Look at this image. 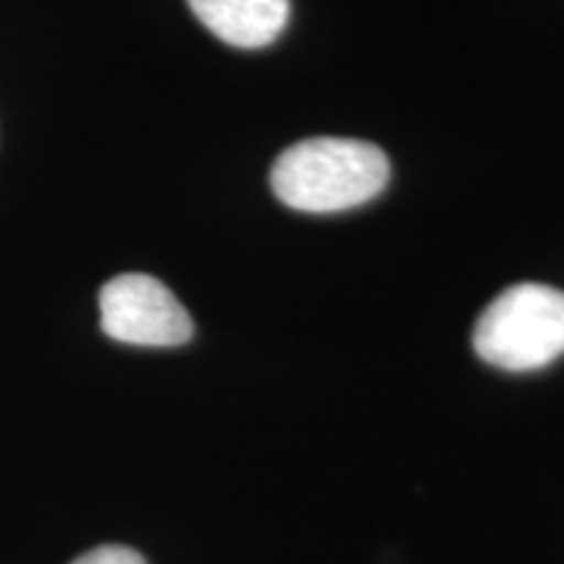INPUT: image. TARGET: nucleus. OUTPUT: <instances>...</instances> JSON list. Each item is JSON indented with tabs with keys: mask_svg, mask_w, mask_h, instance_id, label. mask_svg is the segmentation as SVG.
<instances>
[{
	"mask_svg": "<svg viewBox=\"0 0 564 564\" xmlns=\"http://www.w3.org/2000/svg\"><path fill=\"white\" fill-rule=\"evenodd\" d=\"M100 324L110 340L141 348H175L194 337L181 301L152 274H118L100 291Z\"/></svg>",
	"mask_w": 564,
	"mask_h": 564,
	"instance_id": "7ed1b4c3",
	"label": "nucleus"
},
{
	"mask_svg": "<svg viewBox=\"0 0 564 564\" xmlns=\"http://www.w3.org/2000/svg\"><path fill=\"white\" fill-rule=\"evenodd\" d=\"M474 350L505 371L544 369L564 356V291L518 282L484 308L474 327Z\"/></svg>",
	"mask_w": 564,
	"mask_h": 564,
	"instance_id": "f03ea898",
	"label": "nucleus"
},
{
	"mask_svg": "<svg viewBox=\"0 0 564 564\" xmlns=\"http://www.w3.org/2000/svg\"><path fill=\"white\" fill-rule=\"evenodd\" d=\"M70 564H147L144 556L139 552H133L129 546H97L91 552L82 554L79 560L70 562Z\"/></svg>",
	"mask_w": 564,
	"mask_h": 564,
	"instance_id": "39448f33",
	"label": "nucleus"
},
{
	"mask_svg": "<svg viewBox=\"0 0 564 564\" xmlns=\"http://www.w3.org/2000/svg\"><path fill=\"white\" fill-rule=\"evenodd\" d=\"M188 9L217 40L257 51L285 30L291 0H188Z\"/></svg>",
	"mask_w": 564,
	"mask_h": 564,
	"instance_id": "20e7f679",
	"label": "nucleus"
},
{
	"mask_svg": "<svg viewBox=\"0 0 564 564\" xmlns=\"http://www.w3.org/2000/svg\"><path fill=\"white\" fill-rule=\"evenodd\" d=\"M272 192L299 212H343L382 194L390 160L377 144L361 139L314 137L288 147L272 165Z\"/></svg>",
	"mask_w": 564,
	"mask_h": 564,
	"instance_id": "f257e3e1",
	"label": "nucleus"
}]
</instances>
